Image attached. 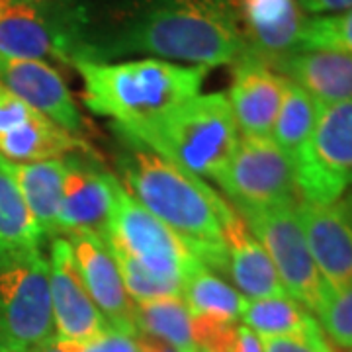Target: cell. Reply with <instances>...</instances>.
I'll list each match as a JSON object with an SVG mask.
<instances>
[{
    "mask_svg": "<svg viewBox=\"0 0 352 352\" xmlns=\"http://www.w3.org/2000/svg\"><path fill=\"white\" fill-rule=\"evenodd\" d=\"M235 16L247 53L270 67L300 51L307 18L298 0H239Z\"/></svg>",
    "mask_w": 352,
    "mask_h": 352,
    "instance_id": "15",
    "label": "cell"
},
{
    "mask_svg": "<svg viewBox=\"0 0 352 352\" xmlns=\"http://www.w3.org/2000/svg\"><path fill=\"white\" fill-rule=\"evenodd\" d=\"M339 206H340V210L344 212V215L351 219V223H352V190L346 194V196H344V198H340Z\"/></svg>",
    "mask_w": 352,
    "mask_h": 352,
    "instance_id": "36",
    "label": "cell"
},
{
    "mask_svg": "<svg viewBox=\"0 0 352 352\" xmlns=\"http://www.w3.org/2000/svg\"><path fill=\"white\" fill-rule=\"evenodd\" d=\"M298 217L319 274L331 292L352 284V223L335 204L298 200Z\"/></svg>",
    "mask_w": 352,
    "mask_h": 352,
    "instance_id": "14",
    "label": "cell"
},
{
    "mask_svg": "<svg viewBox=\"0 0 352 352\" xmlns=\"http://www.w3.org/2000/svg\"><path fill=\"white\" fill-rule=\"evenodd\" d=\"M0 163L8 170V175L12 176L41 233L57 235L65 170H67L65 161L50 159L36 163H12L0 157Z\"/></svg>",
    "mask_w": 352,
    "mask_h": 352,
    "instance_id": "20",
    "label": "cell"
},
{
    "mask_svg": "<svg viewBox=\"0 0 352 352\" xmlns=\"http://www.w3.org/2000/svg\"><path fill=\"white\" fill-rule=\"evenodd\" d=\"M73 65L85 82V104L94 113L110 118L127 139L198 96L208 73V67L176 65L155 57Z\"/></svg>",
    "mask_w": 352,
    "mask_h": 352,
    "instance_id": "3",
    "label": "cell"
},
{
    "mask_svg": "<svg viewBox=\"0 0 352 352\" xmlns=\"http://www.w3.org/2000/svg\"><path fill=\"white\" fill-rule=\"evenodd\" d=\"M245 300L247 298L204 264H198L182 282V302L188 307L190 315L237 321L243 314Z\"/></svg>",
    "mask_w": 352,
    "mask_h": 352,
    "instance_id": "23",
    "label": "cell"
},
{
    "mask_svg": "<svg viewBox=\"0 0 352 352\" xmlns=\"http://www.w3.org/2000/svg\"><path fill=\"white\" fill-rule=\"evenodd\" d=\"M296 204L298 201L237 212L270 256L286 294L307 311L319 314L331 289L309 252Z\"/></svg>",
    "mask_w": 352,
    "mask_h": 352,
    "instance_id": "6",
    "label": "cell"
},
{
    "mask_svg": "<svg viewBox=\"0 0 352 352\" xmlns=\"http://www.w3.org/2000/svg\"><path fill=\"white\" fill-rule=\"evenodd\" d=\"M34 112L36 110H32L24 100H20L14 92L0 85V135L22 126Z\"/></svg>",
    "mask_w": 352,
    "mask_h": 352,
    "instance_id": "31",
    "label": "cell"
},
{
    "mask_svg": "<svg viewBox=\"0 0 352 352\" xmlns=\"http://www.w3.org/2000/svg\"><path fill=\"white\" fill-rule=\"evenodd\" d=\"M231 352H263V344H261V339L252 333L251 329L239 325Z\"/></svg>",
    "mask_w": 352,
    "mask_h": 352,
    "instance_id": "34",
    "label": "cell"
},
{
    "mask_svg": "<svg viewBox=\"0 0 352 352\" xmlns=\"http://www.w3.org/2000/svg\"><path fill=\"white\" fill-rule=\"evenodd\" d=\"M226 94H198L129 139L198 178L223 173L239 145Z\"/></svg>",
    "mask_w": 352,
    "mask_h": 352,
    "instance_id": "4",
    "label": "cell"
},
{
    "mask_svg": "<svg viewBox=\"0 0 352 352\" xmlns=\"http://www.w3.org/2000/svg\"><path fill=\"white\" fill-rule=\"evenodd\" d=\"M243 321L256 337H280L303 333L317 323L302 303L289 296H274L261 300H245Z\"/></svg>",
    "mask_w": 352,
    "mask_h": 352,
    "instance_id": "26",
    "label": "cell"
},
{
    "mask_svg": "<svg viewBox=\"0 0 352 352\" xmlns=\"http://www.w3.org/2000/svg\"><path fill=\"white\" fill-rule=\"evenodd\" d=\"M85 47L80 12L45 2L0 4L2 59H59L75 63Z\"/></svg>",
    "mask_w": 352,
    "mask_h": 352,
    "instance_id": "7",
    "label": "cell"
},
{
    "mask_svg": "<svg viewBox=\"0 0 352 352\" xmlns=\"http://www.w3.org/2000/svg\"><path fill=\"white\" fill-rule=\"evenodd\" d=\"M215 182L237 210L270 208L300 200L294 163L272 138L241 135L231 161Z\"/></svg>",
    "mask_w": 352,
    "mask_h": 352,
    "instance_id": "10",
    "label": "cell"
},
{
    "mask_svg": "<svg viewBox=\"0 0 352 352\" xmlns=\"http://www.w3.org/2000/svg\"><path fill=\"white\" fill-rule=\"evenodd\" d=\"M104 243L110 251L124 252L155 274L184 282L198 264V256L163 221L145 210L122 182L116 186L112 214Z\"/></svg>",
    "mask_w": 352,
    "mask_h": 352,
    "instance_id": "8",
    "label": "cell"
},
{
    "mask_svg": "<svg viewBox=\"0 0 352 352\" xmlns=\"http://www.w3.org/2000/svg\"><path fill=\"white\" fill-rule=\"evenodd\" d=\"M116 264L120 268V274L124 280L129 298L135 303L166 300V298H182V284L155 274L153 270L139 264L135 258L127 256L124 252L112 251Z\"/></svg>",
    "mask_w": 352,
    "mask_h": 352,
    "instance_id": "27",
    "label": "cell"
},
{
    "mask_svg": "<svg viewBox=\"0 0 352 352\" xmlns=\"http://www.w3.org/2000/svg\"><path fill=\"white\" fill-rule=\"evenodd\" d=\"M233 65L227 100L241 135L270 138L288 82L286 76L247 51Z\"/></svg>",
    "mask_w": 352,
    "mask_h": 352,
    "instance_id": "13",
    "label": "cell"
},
{
    "mask_svg": "<svg viewBox=\"0 0 352 352\" xmlns=\"http://www.w3.org/2000/svg\"><path fill=\"white\" fill-rule=\"evenodd\" d=\"M41 237L16 182L0 163V258L39 251Z\"/></svg>",
    "mask_w": 352,
    "mask_h": 352,
    "instance_id": "22",
    "label": "cell"
},
{
    "mask_svg": "<svg viewBox=\"0 0 352 352\" xmlns=\"http://www.w3.org/2000/svg\"><path fill=\"white\" fill-rule=\"evenodd\" d=\"M319 112H321L319 102L311 98L296 82H292V80L286 82L284 98L280 104L270 138L282 151L288 155L292 163H296L303 145L311 138Z\"/></svg>",
    "mask_w": 352,
    "mask_h": 352,
    "instance_id": "24",
    "label": "cell"
},
{
    "mask_svg": "<svg viewBox=\"0 0 352 352\" xmlns=\"http://www.w3.org/2000/svg\"><path fill=\"white\" fill-rule=\"evenodd\" d=\"M50 292L53 321L59 339L88 342L110 329L80 278L69 239L53 241Z\"/></svg>",
    "mask_w": 352,
    "mask_h": 352,
    "instance_id": "11",
    "label": "cell"
},
{
    "mask_svg": "<svg viewBox=\"0 0 352 352\" xmlns=\"http://www.w3.org/2000/svg\"><path fill=\"white\" fill-rule=\"evenodd\" d=\"M300 198L335 204L352 186V98L321 106L296 163Z\"/></svg>",
    "mask_w": 352,
    "mask_h": 352,
    "instance_id": "9",
    "label": "cell"
},
{
    "mask_svg": "<svg viewBox=\"0 0 352 352\" xmlns=\"http://www.w3.org/2000/svg\"><path fill=\"white\" fill-rule=\"evenodd\" d=\"M82 352H139L135 337L108 329L96 339L82 342Z\"/></svg>",
    "mask_w": 352,
    "mask_h": 352,
    "instance_id": "32",
    "label": "cell"
},
{
    "mask_svg": "<svg viewBox=\"0 0 352 352\" xmlns=\"http://www.w3.org/2000/svg\"><path fill=\"white\" fill-rule=\"evenodd\" d=\"M63 198L59 210V233L67 237L73 233L90 231L104 239L118 180L108 173L92 170L76 159H67Z\"/></svg>",
    "mask_w": 352,
    "mask_h": 352,
    "instance_id": "17",
    "label": "cell"
},
{
    "mask_svg": "<svg viewBox=\"0 0 352 352\" xmlns=\"http://www.w3.org/2000/svg\"><path fill=\"white\" fill-rule=\"evenodd\" d=\"M4 2H45V0H0V4Z\"/></svg>",
    "mask_w": 352,
    "mask_h": 352,
    "instance_id": "37",
    "label": "cell"
},
{
    "mask_svg": "<svg viewBox=\"0 0 352 352\" xmlns=\"http://www.w3.org/2000/svg\"><path fill=\"white\" fill-rule=\"evenodd\" d=\"M226 243V274L241 296L249 300L288 296L278 278L276 268L258 239L249 231L245 219L235 210L223 223Z\"/></svg>",
    "mask_w": 352,
    "mask_h": 352,
    "instance_id": "18",
    "label": "cell"
},
{
    "mask_svg": "<svg viewBox=\"0 0 352 352\" xmlns=\"http://www.w3.org/2000/svg\"><path fill=\"white\" fill-rule=\"evenodd\" d=\"M263 352H335L319 323L303 333L280 335V337H258Z\"/></svg>",
    "mask_w": 352,
    "mask_h": 352,
    "instance_id": "30",
    "label": "cell"
},
{
    "mask_svg": "<svg viewBox=\"0 0 352 352\" xmlns=\"http://www.w3.org/2000/svg\"><path fill=\"white\" fill-rule=\"evenodd\" d=\"M0 85L24 100L32 110L63 127L65 131H80L82 116L65 85L63 76L45 61L0 57Z\"/></svg>",
    "mask_w": 352,
    "mask_h": 352,
    "instance_id": "16",
    "label": "cell"
},
{
    "mask_svg": "<svg viewBox=\"0 0 352 352\" xmlns=\"http://www.w3.org/2000/svg\"><path fill=\"white\" fill-rule=\"evenodd\" d=\"M245 51L235 10L226 0H149L118 32L88 41L78 61L143 53L210 69L235 63Z\"/></svg>",
    "mask_w": 352,
    "mask_h": 352,
    "instance_id": "1",
    "label": "cell"
},
{
    "mask_svg": "<svg viewBox=\"0 0 352 352\" xmlns=\"http://www.w3.org/2000/svg\"><path fill=\"white\" fill-rule=\"evenodd\" d=\"M85 141L34 112L22 126L0 135V157L12 163H36L85 151Z\"/></svg>",
    "mask_w": 352,
    "mask_h": 352,
    "instance_id": "21",
    "label": "cell"
},
{
    "mask_svg": "<svg viewBox=\"0 0 352 352\" xmlns=\"http://www.w3.org/2000/svg\"><path fill=\"white\" fill-rule=\"evenodd\" d=\"M335 352H352V351H344V349H337V346H335Z\"/></svg>",
    "mask_w": 352,
    "mask_h": 352,
    "instance_id": "38",
    "label": "cell"
},
{
    "mask_svg": "<svg viewBox=\"0 0 352 352\" xmlns=\"http://www.w3.org/2000/svg\"><path fill=\"white\" fill-rule=\"evenodd\" d=\"M53 337L50 261L39 251L0 258V352H28Z\"/></svg>",
    "mask_w": 352,
    "mask_h": 352,
    "instance_id": "5",
    "label": "cell"
},
{
    "mask_svg": "<svg viewBox=\"0 0 352 352\" xmlns=\"http://www.w3.org/2000/svg\"><path fill=\"white\" fill-rule=\"evenodd\" d=\"M122 186L186 243L210 270L226 274L223 223L235 208L204 178L190 175L149 149L126 153L120 161Z\"/></svg>",
    "mask_w": 352,
    "mask_h": 352,
    "instance_id": "2",
    "label": "cell"
},
{
    "mask_svg": "<svg viewBox=\"0 0 352 352\" xmlns=\"http://www.w3.org/2000/svg\"><path fill=\"white\" fill-rule=\"evenodd\" d=\"M303 12L314 16H333L352 8V0H298Z\"/></svg>",
    "mask_w": 352,
    "mask_h": 352,
    "instance_id": "33",
    "label": "cell"
},
{
    "mask_svg": "<svg viewBox=\"0 0 352 352\" xmlns=\"http://www.w3.org/2000/svg\"><path fill=\"white\" fill-rule=\"evenodd\" d=\"M329 50L352 55V8L333 16H314L305 20L300 51Z\"/></svg>",
    "mask_w": 352,
    "mask_h": 352,
    "instance_id": "28",
    "label": "cell"
},
{
    "mask_svg": "<svg viewBox=\"0 0 352 352\" xmlns=\"http://www.w3.org/2000/svg\"><path fill=\"white\" fill-rule=\"evenodd\" d=\"M272 69L302 87L321 106L352 98V55L329 50L296 51Z\"/></svg>",
    "mask_w": 352,
    "mask_h": 352,
    "instance_id": "19",
    "label": "cell"
},
{
    "mask_svg": "<svg viewBox=\"0 0 352 352\" xmlns=\"http://www.w3.org/2000/svg\"><path fill=\"white\" fill-rule=\"evenodd\" d=\"M317 315L329 342L337 349L352 351V284L339 292H331Z\"/></svg>",
    "mask_w": 352,
    "mask_h": 352,
    "instance_id": "29",
    "label": "cell"
},
{
    "mask_svg": "<svg viewBox=\"0 0 352 352\" xmlns=\"http://www.w3.org/2000/svg\"><path fill=\"white\" fill-rule=\"evenodd\" d=\"M28 352H82V342L53 337L47 342H43V344H39V346Z\"/></svg>",
    "mask_w": 352,
    "mask_h": 352,
    "instance_id": "35",
    "label": "cell"
},
{
    "mask_svg": "<svg viewBox=\"0 0 352 352\" xmlns=\"http://www.w3.org/2000/svg\"><path fill=\"white\" fill-rule=\"evenodd\" d=\"M67 239L71 243L76 268L88 294L108 321L110 329L129 337H138L135 305L124 286L110 247L102 237L90 231L73 233Z\"/></svg>",
    "mask_w": 352,
    "mask_h": 352,
    "instance_id": "12",
    "label": "cell"
},
{
    "mask_svg": "<svg viewBox=\"0 0 352 352\" xmlns=\"http://www.w3.org/2000/svg\"><path fill=\"white\" fill-rule=\"evenodd\" d=\"M138 329L176 352H200L192 335V315L182 298H166L135 305Z\"/></svg>",
    "mask_w": 352,
    "mask_h": 352,
    "instance_id": "25",
    "label": "cell"
}]
</instances>
